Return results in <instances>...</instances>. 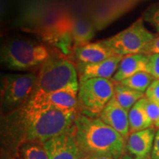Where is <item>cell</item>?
I'll return each instance as SVG.
<instances>
[{
  "mask_svg": "<svg viewBox=\"0 0 159 159\" xmlns=\"http://www.w3.org/2000/svg\"><path fill=\"white\" fill-rule=\"evenodd\" d=\"M4 159H15L14 158L11 156H4Z\"/></svg>",
  "mask_w": 159,
  "mask_h": 159,
  "instance_id": "obj_28",
  "label": "cell"
},
{
  "mask_svg": "<svg viewBox=\"0 0 159 159\" xmlns=\"http://www.w3.org/2000/svg\"><path fill=\"white\" fill-rule=\"evenodd\" d=\"M150 159H159V129L155 137L153 147L150 155Z\"/></svg>",
  "mask_w": 159,
  "mask_h": 159,
  "instance_id": "obj_25",
  "label": "cell"
},
{
  "mask_svg": "<svg viewBox=\"0 0 159 159\" xmlns=\"http://www.w3.org/2000/svg\"><path fill=\"white\" fill-rule=\"evenodd\" d=\"M115 55L116 54L99 41L75 47L71 55L73 59L71 60L72 61H75V64H91L101 62Z\"/></svg>",
  "mask_w": 159,
  "mask_h": 159,
  "instance_id": "obj_13",
  "label": "cell"
},
{
  "mask_svg": "<svg viewBox=\"0 0 159 159\" xmlns=\"http://www.w3.org/2000/svg\"><path fill=\"white\" fill-rule=\"evenodd\" d=\"M114 83V97L117 102L128 112L139 100L145 97V93L128 88L120 83Z\"/></svg>",
  "mask_w": 159,
  "mask_h": 159,
  "instance_id": "obj_17",
  "label": "cell"
},
{
  "mask_svg": "<svg viewBox=\"0 0 159 159\" xmlns=\"http://www.w3.org/2000/svg\"><path fill=\"white\" fill-rule=\"evenodd\" d=\"M142 53L149 55L159 54V33H157L156 37L146 45Z\"/></svg>",
  "mask_w": 159,
  "mask_h": 159,
  "instance_id": "obj_24",
  "label": "cell"
},
{
  "mask_svg": "<svg viewBox=\"0 0 159 159\" xmlns=\"http://www.w3.org/2000/svg\"><path fill=\"white\" fill-rule=\"evenodd\" d=\"M147 71L156 80H159V54L150 55Z\"/></svg>",
  "mask_w": 159,
  "mask_h": 159,
  "instance_id": "obj_23",
  "label": "cell"
},
{
  "mask_svg": "<svg viewBox=\"0 0 159 159\" xmlns=\"http://www.w3.org/2000/svg\"><path fill=\"white\" fill-rule=\"evenodd\" d=\"M130 134L154 128L145 108V97L139 100L128 112Z\"/></svg>",
  "mask_w": 159,
  "mask_h": 159,
  "instance_id": "obj_15",
  "label": "cell"
},
{
  "mask_svg": "<svg viewBox=\"0 0 159 159\" xmlns=\"http://www.w3.org/2000/svg\"><path fill=\"white\" fill-rule=\"evenodd\" d=\"M156 80V79L148 71H142L128 78L123 80L119 83L125 86L134 89V90L145 93L149 86Z\"/></svg>",
  "mask_w": 159,
  "mask_h": 159,
  "instance_id": "obj_19",
  "label": "cell"
},
{
  "mask_svg": "<svg viewBox=\"0 0 159 159\" xmlns=\"http://www.w3.org/2000/svg\"><path fill=\"white\" fill-rule=\"evenodd\" d=\"M99 117L126 140L130 134L128 111L125 110L114 97L105 105Z\"/></svg>",
  "mask_w": 159,
  "mask_h": 159,
  "instance_id": "obj_12",
  "label": "cell"
},
{
  "mask_svg": "<svg viewBox=\"0 0 159 159\" xmlns=\"http://www.w3.org/2000/svg\"><path fill=\"white\" fill-rule=\"evenodd\" d=\"M143 19L159 33V3L149 7L143 14Z\"/></svg>",
  "mask_w": 159,
  "mask_h": 159,
  "instance_id": "obj_20",
  "label": "cell"
},
{
  "mask_svg": "<svg viewBox=\"0 0 159 159\" xmlns=\"http://www.w3.org/2000/svg\"><path fill=\"white\" fill-rule=\"evenodd\" d=\"M76 142L85 159L95 156H108L118 159L124 154L126 140L99 117L77 112L74 122Z\"/></svg>",
  "mask_w": 159,
  "mask_h": 159,
  "instance_id": "obj_2",
  "label": "cell"
},
{
  "mask_svg": "<svg viewBox=\"0 0 159 159\" xmlns=\"http://www.w3.org/2000/svg\"><path fill=\"white\" fill-rule=\"evenodd\" d=\"M118 159H134V158H133V157H131L129 154L124 153L122 156L119 157Z\"/></svg>",
  "mask_w": 159,
  "mask_h": 159,
  "instance_id": "obj_27",
  "label": "cell"
},
{
  "mask_svg": "<svg viewBox=\"0 0 159 159\" xmlns=\"http://www.w3.org/2000/svg\"><path fill=\"white\" fill-rule=\"evenodd\" d=\"M77 111H63L27 101L19 108L2 115L1 147L4 156L14 158L20 145L44 143L74 124Z\"/></svg>",
  "mask_w": 159,
  "mask_h": 159,
  "instance_id": "obj_1",
  "label": "cell"
},
{
  "mask_svg": "<svg viewBox=\"0 0 159 159\" xmlns=\"http://www.w3.org/2000/svg\"><path fill=\"white\" fill-rule=\"evenodd\" d=\"M150 55L144 53L125 55L111 80L119 83L137 73L147 71Z\"/></svg>",
  "mask_w": 159,
  "mask_h": 159,
  "instance_id": "obj_14",
  "label": "cell"
},
{
  "mask_svg": "<svg viewBox=\"0 0 159 159\" xmlns=\"http://www.w3.org/2000/svg\"><path fill=\"white\" fill-rule=\"evenodd\" d=\"M37 70V83L33 95L66 89L78 91L79 77L76 66L70 58L58 51H53L49 59Z\"/></svg>",
  "mask_w": 159,
  "mask_h": 159,
  "instance_id": "obj_3",
  "label": "cell"
},
{
  "mask_svg": "<svg viewBox=\"0 0 159 159\" xmlns=\"http://www.w3.org/2000/svg\"><path fill=\"white\" fill-rule=\"evenodd\" d=\"M69 24L74 47L91 42L95 35V30L90 21L75 18L69 21Z\"/></svg>",
  "mask_w": 159,
  "mask_h": 159,
  "instance_id": "obj_16",
  "label": "cell"
},
{
  "mask_svg": "<svg viewBox=\"0 0 159 159\" xmlns=\"http://www.w3.org/2000/svg\"><path fill=\"white\" fill-rule=\"evenodd\" d=\"M145 97L148 100L159 104V80H156L152 83L145 92Z\"/></svg>",
  "mask_w": 159,
  "mask_h": 159,
  "instance_id": "obj_22",
  "label": "cell"
},
{
  "mask_svg": "<svg viewBox=\"0 0 159 159\" xmlns=\"http://www.w3.org/2000/svg\"><path fill=\"white\" fill-rule=\"evenodd\" d=\"M114 81L108 79L79 80L77 112L88 116L99 117L114 97Z\"/></svg>",
  "mask_w": 159,
  "mask_h": 159,
  "instance_id": "obj_5",
  "label": "cell"
},
{
  "mask_svg": "<svg viewBox=\"0 0 159 159\" xmlns=\"http://www.w3.org/2000/svg\"><path fill=\"white\" fill-rule=\"evenodd\" d=\"M15 159H49L44 144L39 142H26L17 149Z\"/></svg>",
  "mask_w": 159,
  "mask_h": 159,
  "instance_id": "obj_18",
  "label": "cell"
},
{
  "mask_svg": "<svg viewBox=\"0 0 159 159\" xmlns=\"http://www.w3.org/2000/svg\"><path fill=\"white\" fill-rule=\"evenodd\" d=\"M49 159H85L76 142L74 124L44 143Z\"/></svg>",
  "mask_w": 159,
  "mask_h": 159,
  "instance_id": "obj_8",
  "label": "cell"
},
{
  "mask_svg": "<svg viewBox=\"0 0 159 159\" xmlns=\"http://www.w3.org/2000/svg\"><path fill=\"white\" fill-rule=\"evenodd\" d=\"M37 79L38 70L3 76L1 88L2 115L16 111L30 99L36 86Z\"/></svg>",
  "mask_w": 159,
  "mask_h": 159,
  "instance_id": "obj_6",
  "label": "cell"
},
{
  "mask_svg": "<svg viewBox=\"0 0 159 159\" xmlns=\"http://www.w3.org/2000/svg\"><path fill=\"white\" fill-rule=\"evenodd\" d=\"M78 91L66 89L46 94H33L28 101L40 106L63 111H77Z\"/></svg>",
  "mask_w": 159,
  "mask_h": 159,
  "instance_id": "obj_9",
  "label": "cell"
},
{
  "mask_svg": "<svg viewBox=\"0 0 159 159\" xmlns=\"http://www.w3.org/2000/svg\"><path fill=\"white\" fill-rule=\"evenodd\" d=\"M89 159H114V158L108 156H95L91 157V158H89Z\"/></svg>",
  "mask_w": 159,
  "mask_h": 159,
  "instance_id": "obj_26",
  "label": "cell"
},
{
  "mask_svg": "<svg viewBox=\"0 0 159 159\" xmlns=\"http://www.w3.org/2000/svg\"><path fill=\"white\" fill-rule=\"evenodd\" d=\"M157 131L150 128L130 134L126 139V149L134 159H148L153 147Z\"/></svg>",
  "mask_w": 159,
  "mask_h": 159,
  "instance_id": "obj_11",
  "label": "cell"
},
{
  "mask_svg": "<svg viewBox=\"0 0 159 159\" xmlns=\"http://www.w3.org/2000/svg\"><path fill=\"white\" fill-rule=\"evenodd\" d=\"M145 108L153 127L159 129V104L151 102L145 97Z\"/></svg>",
  "mask_w": 159,
  "mask_h": 159,
  "instance_id": "obj_21",
  "label": "cell"
},
{
  "mask_svg": "<svg viewBox=\"0 0 159 159\" xmlns=\"http://www.w3.org/2000/svg\"><path fill=\"white\" fill-rule=\"evenodd\" d=\"M123 57L124 56L122 55H115L101 62L96 63H75L76 66L79 80L89 78L111 80L116 73Z\"/></svg>",
  "mask_w": 159,
  "mask_h": 159,
  "instance_id": "obj_10",
  "label": "cell"
},
{
  "mask_svg": "<svg viewBox=\"0 0 159 159\" xmlns=\"http://www.w3.org/2000/svg\"><path fill=\"white\" fill-rule=\"evenodd\" d=\"M156 35L145 27L144 19L141 17L128 28L100 41L114 54L125 56L142 53Z\"/></svg>",
  "mask_w": 159,
  "mask_h": 159,
  "instance_id": "obj_7",
  "label": "cell"
},
{
  "mask_svg": "<svg viewBox=\"0 0 159 159\" xmlns=\"http://www.w3.org/2000/svg\"><path fill=\"white\" fill-rule=\"evenodd\" d=\"M52 54L45 45L26 38H15L4 43L1 63L13 71L36 70Z\"/></svg>",
  "mask_w": 159,
  "mask_h": 159,
  "instance_id": "obj_4",
  "label": "cell"
}]
</instances>
